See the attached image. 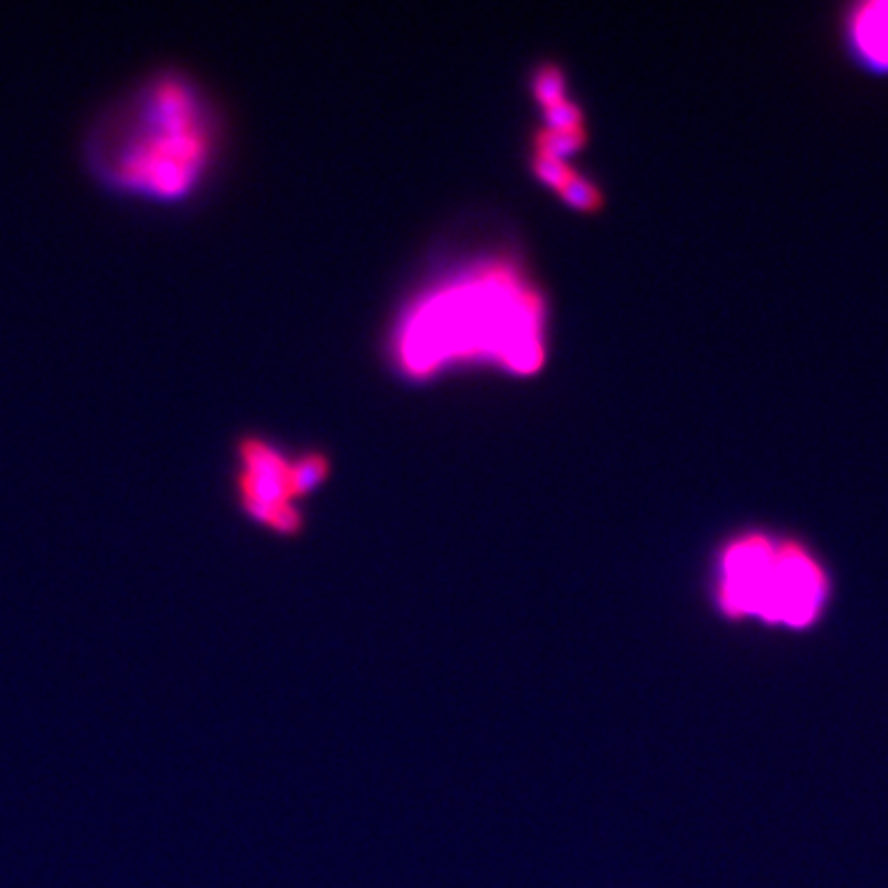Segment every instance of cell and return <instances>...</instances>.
<instances>
[{
	"instance_id": "7",
	"label": "cell",
	"mask_w": 888,
	"mask_h": 888,
	"mask_svg": "<svg viewBox=\"0 0 888 888\" xmlns=\"http://www.w3.org/2000/svg\"><path fill=\"white\" fill-rule=\"evenodd\" d=\"M533 94L541 102L543 109H551L555 104L565 102V77L558 67H543L533 79Z\"/></svg>"
},
{
	"instance_id": "6",
	"label": "cell",
	"mask_w": 888,
	"mask_h": 888,
	"mask_svg": "<svg viewBox=\"0 0 888 888\" xmlns=\"http://www.w3.org/2000/svg\"><path fill=\"white\" fill-rule=\"evenodd\" d=\"M329 459L321 457V454H306V457L292 462V489L294 496L311 494L316 486L329 477Z\"/></svg>"
},
{
	"instance_id": "8",
	"label": "cell",
	"mask_w": 888,
	"mask_h": 888,
	"mask_svg": "<svg viewBox=\"0 0 888 888\" xmlns=\"http://www.w3.org/2000/svg\"><path fill=\"white\" fill-rule=\"evenodd\" d=\"M558 193L565 203L573 205L575 210H585V213L595 210L602 200L600 190H597L590 181H585L583 176H578V173H575V176L570 178V181L565 183Z\"/></svg>"
},
{
	"instance_id": "10",
	"label": "cell",
	"mask_w": 888,
	"mask_h": 888,
	"mask_svg": "<svg viewBox=\"0 0 888 888\" xmlns=\"http://www.w3.org/2000/svg\"><path fill=\"white\" fill-rule=\"evenodd\" d=\"M533 171H536V176L541 178L543 183L551 185V188H555V190L563 188V185L575 176V171L568 166V163L555 161V158H538L536 156L533 158Z\"/></svg>"
},
{
	"instance_id": "9",
	"label": "cell",
	"mask_w": 888,
	"mask_h": 888,
	"mask_svg": "<svg viewBox=\"0 0 888 888\" xmlns=\"http://www.w3.org/2000/svg\"><path fill=\"white\" fill-rule=\"evenodd\" d=\"M546 111V124L551 131H573V129H585L583 126V114L580 109L575 107L570 99L565 102L555 104L551 109H543Z\"/></svg>"
},
{
	"instance_id": "3",
	"label": "cell",
	"mask_w": 888,
	"mask_h": 888,
	"mask_svg": "<svg viewBox=\"0 0 888 888\" xmlns=\"http://www.w3.org/2000/svg\"><path fill=\"white\" fill-rule=\"evenodd\" d=\"M242 506L252 518L279 533L299 531L294 506L292 462L262 440H245L240 447Z\"/></svg>"
},
{
	"instance_id": "4",
	"label": "cell",
	"mask_w": 888,
	"mask_h": 888,
	"mask_svg": "<svg viewBox=\"0 0 888 888\" xmlns=\"http://www.w3.org/2000/svg\"><path fill=\"white\" fill-rule=\"evenodd\" d=\"M851 55L871 72L888 74V0H869L849 10Z\"/></svg>"
},
{
	"instance_id": "2",
	"label": "cell",
	"mask_w": 888,
	"mask_h": 888,
	"mask_svg": "<svg viewBox=\"0 0 888 888\" xmlns=\"http://www.w3.org/2000/svg\"><path fill=\"white\" fill-rule=\"evenodd\" d=\"M827 575L800 543L763 533L740 536L723 551L718 600L728 615H758L790 627L812 625L827 600Z\"/></svg>"
},
{
	"instance_id": "5",
	"label": "cell",
	"mask_w": 888,
	"mask_h": 888,
	"mask_svg": "<svg viewBox=\"0 0 888 888\" xmlns=\"http://www.w3.org/2000/svg\"><path fill=\"white\" fill-rule=\"evenodd\" d=\"M585 129H573V131H551L546 129L536 141V156L538 158H555V161H565L568 156H573L578 148H583Z\"/></svg>"
},
{
	"instance_id": "1",
	"label": "cell",
	"mask_w": 888,
	"mask_h": 888,
	"mask_svg": "<svg viewBox=\"0 0 888 888\" xmlns=\"http://www.w3.org/2000/svg\"><path fill=\"white\" fill-rule=\"evenodd\" d=\"M395 353L415 378L462 361L531 375L546 361V304L511 264H484L417 299L400 324Z\"/></svg>"
}]
</instances>
